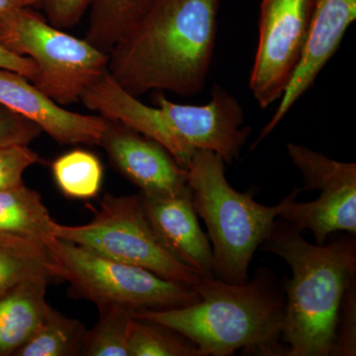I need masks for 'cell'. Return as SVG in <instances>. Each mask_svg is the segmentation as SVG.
<instances>
[{
  "instance_id": "6da1fadb",
  "label": "cell",
  "mask_w": 356,
  "mask_h": 356,
  "mask_svg": "<svg viewBox=\"0 0 356 356\" xmlns=\"http://www.w3.org/2000/svg\"><path fill=\"white\" fill-rule=\"evenodd\" d=\"M221 0H144L109 51L108 74L136 97L197 95L216 44Z\"/></svg>"
},
{
  "instance_id": "7a4b0ae2",
  "label": "cell",
  "mask_w": 356,
  "mask_h": 356,
  "mask_svg": "<svg viewBox=\"0 0 356 356\" xmlns=\"http://www.w3.org/2000/svg\"><path fill=\"white\" fill-rule=\"evenodd\" d=\"M191 305L165 310L133 312V317L153 321L184 334L200 356L287 355L280 343L285 297L273 271L259 269L254 280L235 284L201 277Z\"/></svg>"
},
{
  "instance_id": "3957f363",
  "label": "cell",
  "mask_w": 356,
  "mask_h": 356,
  "mask_svg": "<svg viewBox=\"0 0 356 356\" xmlns=\"http://www.w3.org/2000/svg\"><path fill=\"white\" fill-rule=\"evenodd\" d=\"M353 236L313 245L291 224L280 219L262 243V250L284 259L292 269V278L284 284L280 336L286 356H331L339 305L346 287L356 277Z\"/></svg>"
},
{
  "instance_id": "277c9868",
  "label": "cell",
  "mask_w": 356,
  "mask_h": 356,
  "mask_svg": "<svg viewBox=\"0 0 356 356\" xmlns=\"http://www.w3.org/2000/svg\"><path fill=\"white\" fill-rule=\"evenodd\" d=\"M187 184L196 214L212 243L214 274L229 283L248 280L254 252L270 235L287 196L274 206L257 202L252 193L236 191L226 177L219 154L197 151L187 165Z\"/></svg>"
},
{
  "instance_id": "5b68a950",
  "label": "cell",
  "mask_w": 356,
  "mask_h": 356,
  "mask_svg": "<svg viewBox=\"0 0 356 356\" xmlns=\"http://www.w3.org/2000/svg\"><path fill=\"white\" fill-rule=\"evenodd\" d=\"M0 44L31 58L37 67L33 86L60 106L79 102L108 72V54L54 27L32 7L0 14Z\"/></svg>"
},
{
  "instance_id": "8992f818",
  "label": "cell",
  "mask_w": 356,
  "mask_h": 356,
  "mask_svg": "<svg viewBox=\"0 0 356 356\" xmlns=\"http://www.w3.org/2000/svg\"><path fill=\"white\" fill-rule=\"evenodd\" d=\"M46 245L57 262L58 280L67 281L76 296L96 307L116 305L132 312L165 310L191 305L200 298L193 286L107 259L76 243L51 238Z\"/></svg>"
},
{
  "instance_id": "52a82bcc",
  "label": "cell",
  "mask_w": 356,
  "mask_h": 356,
  "mask_svg": "<svg viewBox=\"0 0 356 356\" xmlns=\"http://www.w3.org/2000/svg\"><path fill=\"white\" fill-rule=\"evenodd\" d=\"M55 238L76 243L107 259L139 266L173 282L194 286L201 276L177 261L147 219L140 195L107 194L90 222L58 224Z\"/></svg>"
},
{
  "instance_id": "ba28073f",
  "label": "cell",
  "mask_w": 356,
  "mask_h": 356,
  "mask_svg": "<svg viewBox=\"0 0 356 356\" xmlns=\"http://www.w3.org/2000/svg\"><path fill=\"white\" fill-rule=\"evenodd\" d=\"M286 149L304 185L287 195L280 219L300 232L310 231L317 245L337 232L355 236L356 163L334 161L293 143Z\"/></svg>"
},
{
  "instance_id": "9c48e42d",
  "label": "cell",
  "mask_w": 356,
  "mask_h": 356,
  "mask_svg": "<svg viewBox=\"0 0 356 356\" xmlns=\"http://www.w3.org/2000/svg\"><path fill=\"white\" fill-rule=\"evenodd\" d=\"M315 0H261L259 44L250 76L254 99L266 109L278 102L305 51Z\"/></svg>"
},
{
  "instance_id": "30bf717a",
  "label": "cell",
  "mask_w": 356,
  "mask_h": 356,
  "mask_svg": "<svg viewBox=\"0 0 356 356\" xmlns=\"http://www.w3.org/2000/svg\"><path fill=\"white\" fill-rule=\"evenodd\" d=\"M153 97L168 129L192 158L197 151L219 154L226 165L240 158L252 129L245 125L240 102L226 89L215 86L211 102L199 106L177 104L161 91Z\"/></svg>"
},
{
  "instance_id": "8fae6325",
  "label": "cell",
  "mask_w": 356,
  "mask_h": 356,
  "mask_svg": "<svg viewBox=\"0 0 356 356\" xmlns=\"http://www.w3.org/2000/svg\"><path fill=\"white\" fill-rule=\"evenodd\" d=\"M107 120V119H106ZM108 121L99 146L128 180L147 196L175 195L187 188V170L153 139Z\"/></svg>"
},
{
  "instance_id": "7c38bea8",
  "label": "cell",
  "mask_w": 356,
  "mask_h": 356,
  "mask_svg": "<svg viewBox=\"0 0 356 356\" xmlns=\"http://www.w3.org/2000/svg\"><path fill=\"white\" fill-rule=\"evenodd\" d=\"M0 104L36 123L62 146H99L108 123L100 115H83L65 109L25 76L3 69H0Z\"/></svg>"
},
{
  "instance_id": "4fadbf2b",
  "label": "cell",
  "mask_w": 356,
  "mask_h": 356,
  "mask_svg": "<svg viewBox=\"0 0 356 356\" xmlns=\"http://www.w3.org/2000/svg\"><path fill=\"white\" fill-rule=\"evenodd\" d=\"M356 17V0H315L310 34L303 58L280 106L264 126L255 144L266 139L295 102L315 83L321 70L336 54L346 30Z\"/></svg>"
},
{
  "instance_id": "5bb4252c",
  "label": "cell",
  "mask_w": 356,
  "mask_h": 356,
  "mask_svg": "<svg viewBox=\"0 0 356 356\" xmlns=\"http://www.w3.org/2000/svg\"><path fill=\"white\" fill-rule=\"evenodd\" d=\"M140 195L147 219L168 252L201 277H214L212 248L199 224L189 186L175 195Z\"/></svg>"
},
{
  "instance_id": "9a60e30c",
  "label": "cell",
  "mask_w": 356,
  "mask_h": 356,
  "mask_svg": "<svg viewBox=\"0 0 356 356\" xmlns=\"http://www.w3.org/2000/svg\"><path fill=\"white\" fill-rule=\"evenodd\" d=\"M86 108L98 112L109 121L120 122L136 132L153 139L165 147L182 168L192 159L166 125L159 107L145 104L121 88L108 72L81 95Z\"/></svg>"
},
{
  "instance_id": "2e32d148",
  "label": "cell",
  "mask_w": 356,
  "mask_h": 356,
  "mask_svg": "<svg viewBox=\"0 0 356 356\" xmlns=\"http://www.w3.org/2000/svg\"><path fill=\"white\" fill-rule=\"evenodd\" d=\"M51 278H33L0 298V356H14L48 315L46 289Z\"/></svg>"
},
{
  "instance_id": "e0dca14e",
  "label": "cell",
  "mask_w": 356,
  "mask_h": 356,
  "mask_svg": "<svg viewBox=\"0 0 356 356\" xmlns=\"http://www.w3.org/2000/svg\"><path fill=\"white\" fill-rule=\"evenodd\" d=\"M58 280L57 262L46 243L0 234V298L33 278Z\"/></svg>"
},
{
  "instance_id": "ac0fdd59",
  "label": "cell",
  "mask_w": 356,
  "mask_h": 356,
  "mask_svg": "<svg viewBox=\"0 0 356 356\" xmlns=\"http://www.w3.org/2000/svg\"><path fill=\"white\" fill-rule=\"evenodd\" d=\"M56 226L38 192L25 184L0 191V234L46 243L55 238Z\"/></svg>"
},
{
  "instance_id": "d6986e66",
  "label": "cell",
  "mask_w": 356,
  "mask_h": 356,
  "mask_svg": "<svg viewBox=\"0 0 356 356\" xmlns=\"http://www.w3.org/2000/svg\"><path fill=\"white\" fill-rule=\"evenodd\" d=\"M86 327L51 308L34 334L14 356H76L83 350Z\"/></svg>"
},
{
  "instance_id": "ffe728a7",
  "label": "cell",
  "mask_w": 356,
  "mask_h": 356,
  "mask_svg": "<svg viewBox=\"0 0 356 356\" xmlns=\"http://www.w3.org/2000/svg\"><path fill=\"white\" fill-rule=\"evenodd\" d=\"M51 172L58 189L67 197H95L102 188V161L91 152L76 149L58 156L51 163Z\"/></svg>"
},
{
  "instance_id": "44dd1931",
  "label": "cell",
  "mask_w": 356,
  "mask_h": 356,
  "mask_svg": "<svg viewBox=\"0 0 356 356\" xmlns=\"http://www.w3.org/2000/svg\"><path fill=\"white\" fill-rule=\"evenodd\" d=\"M99 318L86 331L81 355L129 356L133 312L116 305L97 307Z\"/></svg>"
},
{
  "instance_id": "7402d4cb",
  "label": "cell",
  "mask_w": 356,
  "mask_h": 356,
  "mask_svg": "<svg viewBox=\"0 0 356 356\" xmlns=\"http://www.w3.org/2000/svg\"><path fill=\"white\" fill-rule=\"evenodd\" d=\"M144 0H93L86 40L109 54L139 13Z\"/></svg>"
},
{
  "instance_id": "603a6c76",
  "label": "cell",
  "mask_w": 356,
  "mask_h": 356,
  "mask_svg": "<svg viewBox=\"0 0 356 356\" xmlns=\"http://www.w3.org/2000/svg\"><path fill=\"white\" fill-rule=\"evenodd\" d=\"M129 356H200L191 339L165 325L134 317Z\"/></svg>"
},
{
  "instance_id": "cb8c5ba5",
  "label": "cell",
  "mask_w": 356,
  "mask_h": 356,
  "mask_svg": "<svg viewBox=\"0 0 356 356\" xmlns=\"http://www.w3.org/2000/svg\"><path fill=\"white\" fill-rule=\"evenodd\" d=\"M356 355V278L346 287L339 305L332 355Z\"/></svg>"
},
{
  "instance_id": "d4e9b609",
  "label": "cell",
  "mask_w": 356,
  "mask_h": 356,
  "mask_svg": "<svg viewBox=\"0 0 356 356\" xmlns=\"http://www.w3.org/2000/svg\"><path fill=\"white\" fill-rule=\"evenodd\" d=\"M40 161L39 154L28 146L13 145L0 147V191L24 184L23 173Z\"/></svg>"
},
{
  "instance_id": "484cf974",
  "label": "cell",
  "mask_w": 356,
  "mask_h": 356,
  "mask_svg": "<svg viewBox=\"0 0 356 356\" xmlns=\"http://www.w3.org/2000/svg\"><path fill=\"white\" fill-rule=\"evenodd\" d=\"M42 132L36 123L0 104V147L28 146Z\"/></svg>"
},
{
  "instance_id": "4316f807",
  "label": "cell",
  "mask_w": 356,
  "mask_h": 356,
  "mask_svg": "<svg viewBox=\"0 0 356 356\" xmlns=\"http://www.w3.org/2000/svg\"><path fill=\"white\" fill-rule=\"evenodd\" d=\"M92 2L93 0H43L41 8L51 26L65 30L79 24Z\"/></svg>"
},
{
  "instance_id": "83f0119b",
  "label": "cell",
  "mask_w": 356,
  "mask_h": 356,
  "mask_svg": "<svg viewBox=\"0 0 356 356\" xmlns=\"http://www.w3.org/2000/svg\"><path fill=\"white\" fill-rule=\"evenodd\" d=\"M0 69L17 72L30 81L37 74L36 65L31 58L15 55L4 49L1 44H0Z\"/></svg>"
},
{
  "instance_id": "f1b7e54d",
  "label": "cell",
  "mask_w": 356,
  "mask_h": 356,
  "mask_svg": "<svg viewBox=\"0 0 356 356\" xmlns=\"http://www.w3.org/2000/svg\"><path fill=\"white\" fill-rule=\"evenodd\" d=\"M22 6H25L21 0H0V14L6 13L7 11Z\"/></svg>"
},
{
  "instance_id": "f546056e",
  "label": "cell",
  "mask_w": 356,
  "mask_h": 356,
  "mask_svg": "<svg viewBox=\"0 0 356 356\" xmlns=\"http://www.w3.org/2000/svg\"><path fill=\"white\" fill-rule=\"evenodd\" d=\"M25 6L32 7V8H41L43 0H21Z\"/></svg>"
}]
</instances>
